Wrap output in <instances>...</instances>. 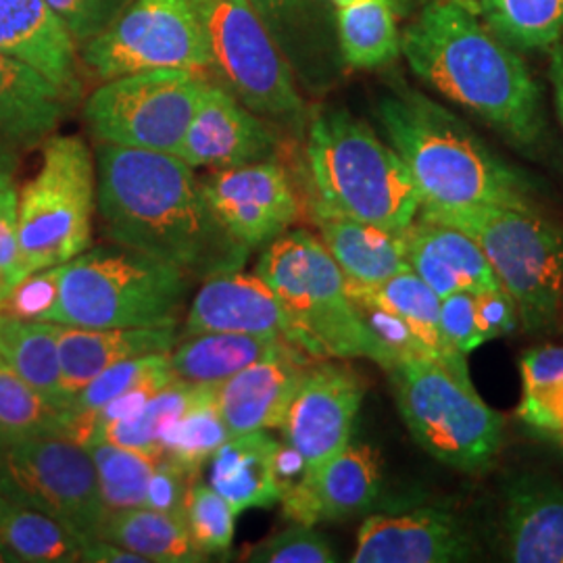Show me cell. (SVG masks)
Segmentation results:
<instances>
[{
  "label": "cell",
  "mask_w": 563,
  "mask_h": 563,
  "mask_svg": "<svg viewBox=\"0 0 563 563\" xmlns=\"http://www.w3.org/2000/svg\"><path fill=\"white\" fill-rule=\"evenodd\" d=\"M95 167L107 241L167 263L190 280L244 267L251 251L218 223L201 180L178 155L99 142Z\"/></svg>",
  "instance_id": "1"
},
{
  "label": "cell",
  "mask_w": 563,
  "mask_h": 563,
  "mask_svg": "<svg viewBox=\"0 0 563 563\" xmlns=\"http://www.w3.org/2000/svg\"><path fill=\"white\" fill-rule=\"evenodd\" d=\"M411 71L526 153L544 144L543 90L518 51L460 0H423L401 32Z\"/></svg>",
  "instance_id": "2"
},
{
  "label": "cell",
  "mask_w": 563,
  "mask_h": 563,
  "mask_svg": "<svg viewBox=\"0 0 563 563\" xmlns=\"http://www.w3.org/2000/svg\"><path fill=\"white\" fill-rule=\"evenodd\" d=\"M386 142L407 165L422 209H537V186L443 104L397 81L374 102ZM420 209V211H422Z\"/></svg>",
  "instance_id": "3"
},
{
  "label": "cell",
  "mask_w": 563,
  "mask_h": 563,
  "mask_svg": "<svg viewBox=\"0 0 563 563\" xmlns=\"http://www.w3.org/2000/svg\"><path fill=\"white\" fill-rule=\"evenodd\" d=\"M305 207L402 234L422 199L397 151L346 109H320L305 132Z\"/></svg>",
  "instance_id": "4"
},
{
  "label": "cell",
  "mask_w": 563,
  "mask_h": 563,
  "mask_svg": "<svg viewBox=\"0 0 563 563\" xmlns=\"http://www.w3.org/2000/svg\"><path fill=\"white\" fill-rule=\"evenodd\" d=\"M190 278L120 244L90 246L59 265L55 323L76 328H162L180 322Z\"/></svg>",
  "instance_id": "5"
},
{
  "label": "cell",
  "mask_w": 563,
  "mask_h": 563,
  "mask_svg": "<svg viewBox=\"0 0 563 563\" xmlns=\"http://www.w3.org/2000/svg\"><path fill=\"white\" fill-rule=\"evenodd\" d=\"M478 242L528 332L551 330L563 318V225L539 209L457 207L422 209Z\"/></svg>",
  "instance_id": "6"
},
{
  "label": "cell",
  "mask_w": 563,
  "mask_h": 563,
  "mask_svg": "<svg viewBox=\"0 0 563 563\" xmlns=\"http://www.w3.org/2000/svg\"><path fill=\"white\" fill-rule=\"evenodd\" d=\"M257 276L323 360L365 357L383 367V351L346 292V278L309 230H288L263 246Z\"/></svg>",
  "instance_id": "7"
},
{
  "label": "cell",
  "mask_w": 563,
  "mask_h": 563,
  "mask_svg": "<svg viewBox=\"0 0 563 563\" xmlns=\"http://www.w3.org/2000/svg\"><path fill=\"white\" fill-rule=\"evenodd\" d=\"M209 60V80L282 136L302 141L309 123L299 84L280 48L246 0H195Z\"/></svg>",
  "instance_id": "8"
},
{
  "label": "cell",
  "mask_w": 563,
  "mask_h": 563,
  "mask_svg": "<svg viewBox=\"0 0 563 563\" xmlns=\"http://www.w3.org/2000/svg\"><path fill=\"white\" fill-rule=\"evenodd\" d=\"M386 372L402 422L428 455L465 474H483L497 463L504 418L472 383L428 357H407Z\"/></svg>",
  "instance_id": "9"
},
{
  "label": "cell",
  "mask_w": 563,
  "mask_h": 563,
  "mask_svg": "<svg viewBox=\"0 0 563 563\" xmlns=\"http://www.w3.org/2000/svg\"><path fill=\"white\" fill-rule=\"evenodd\" d=\"M95 155L80 136H51L41 169L20 192V242L27 274L74 260L92 244Z\"/></svg>",
  "instance_id": "10"
},
{
  "label": "cell",
  "mask_w": 563,
  "mask_h": 563,
  "mask_svg": "<svg viewBox=\"0 0 563 563\" xmlns=\"http://www.w3.org/2000/svg\"><path fill=\"white\" fill-rule=\"evenodd\" d=\"M207 80L188 69L128 74L101 81L81 115L97 142L178 155Z\"/></svg>",
  "instance_id": "11"
},
{
  "label": "cell",
  "mask_w": 563,
  "mask_h": 563,
  "mask_svg": "<svg viewBox=\"0 0 563 563\" xmlns=\"http://www.w3.org/2000/svg\"><path fill=\"white\" fill-rule=\"evenodd\" d=\"M0 493L51 516L80 543L101 534L107 507L97 467L67 430L4 444Z\"/></svg>",
  "instance_id": "12"
},
{
  "label": "cell",
  "mask_w": 563,
  "mask_h": 563,
  "mask_svg": "<svg viewBox=\"0 0 563 563\" xmlns=\"http://www.w3.org/2000/svg\"><path fill=\"white\" fill-rule=\"evenodd\" d=\"M78 55L99 81L151 69L209 71L195 0H134L99 38L78 48Z\"/></svg>",
  "instance_id": "13"
},
{
  "label": "cell",
  "mask_w": 563,
  "mask_h": 563,
  "mask_svg": "<svg viewBox=\"0 0 563 563\" xmlns=\"http://www.w3.org/2000/svg\"><path fill=\"white\" fill-rule=\"evenodd\" d=\"M201 188L218 223L249 251L267 246L302 218L301 192L280 159L216 169Z\"/></svg>",
  "instance_id": "14"
},
{
  "label": "cell",
  "mask_w": 563,
  "mask_h": 563,
  "mask_svg": "<svg viewBox=\"0 0 563 563\" xmlns=\"http://www.w3.org/2000/svg\"><path fill=\"white\" fill-rule=\"evenodd\" d=\"M363 397L365 383L355 367L325 360L309 365L280 430L311 476L351 443Z\"/></svg>",
  "instance_id": "15"
},
{
  "label": "cell",
  "mask_w": 563,
  "mask_h": 563,
  "mask_svg": "<svg viewBox=\"0 0 563 563\" xmlns=\"http://www.w3.org/2000/svg\"><path fill=\"white\" fill-rule=\"evenodd\" d=\"M205 332H232L269 336L290 342L316 360H323L316 346L288 318L276 292L257 274L242 269L202 280L188 307L184 336Z\"/></svg>",
  "instance_id": "16"
},
{
  "label": "cell",
  "mask_w": 563,
  "mask_h": 563,
  "mask_svg": "<svg viewBox=\"0 0 563 563\" xmlns=\"http://www.w3.org/2000/svg\"><path fill=\"white\" fill-rule=\"evenodd\" d=\"M282 134L236 101L225 88L207 80L201 101L181 142L178 157L192 169H230L280 159Z\"/></svg>",
  "instance_id": "17"
},
{
  "label": "cell",
  "mask_w": 563,
  "mask_h": 563,
  "mask_svg": "<svg viewBox=\"0 0 563 563\" xmlns=\"http://www.w3.org/2000/svg\"><path fill=\"white\" fill-rule=\"evenodd\" d=\"M478 543L460 516L444 507L380 514L362 523L355 563L472 562Z\"/></svg>",
  "instance_id": "18"
},
{
  "label": "cell",
  "mask_w": 563,
  "mask_h": 563,
  "mask_svg": "<svg viewBox=\"0 0 563 563\" xmlns=\"http://www.w3.org/2000/svg\"><path fill=\"white\" fill-rule=\"evenodd\" d=\"M290 65L295 80L311 95L341 80L336 7L330 0H246Z\"/></svg>",
  "instance_id": "19"
},
{
  "label": "cell",
  "mask_w": 563,
  "mask_h": 563,
  "mask_svg": "<svg viewBox=\"0 0 563 563\" xmlns=\"http://www.w3.org/2000/svg\"><path fill=\"white\" fill-rule=\"evenodd\" d=\"M0 53L41 71L69 104L80 101L78 46L48 0H0Z\"/></svg>",
  "instance_id": "20"
},
{
  "label": "cell",
  "mask_w": 563,
  "mask_h": 563,
  "mask_svg": "<svg viewBox=\"0 0 563 563\" xmlns=\"http://www.w3.org/2000/svg\"><path fill=\"white\" fill-rule=\"evenodd\" d=\"M313 360L307 353H284L253 363L218 386V405L230 437L282 428Z\"/></svg>",
  "instance_id": "21"
},
{
  "label": "cell",
  "mask_w": 563,
  "mask_h": 563,
  "mask_svg": "<svg viewBox=\"0 0 563 563\" xmlns=\"http://www.w3.org/2000/svg\"><path fill=\"white\" fill-rule=\"evenodd\" d=\"M407 262L437 295L488 292L504 288L483 249L462 230L418 216L405 232Z\"/></svg>",
  "instance_id": "22"
},
{
  "label": "cell",
  "mask_w": 563,
  "mask_h": 563,
  "mask_svg": "<svg viewBox=\"0 0 563 563\" xmlns=\"http://www.w3.org/2000/svg\"><path fill=\"white\" fill-rule=\"evenodd\" d=\"M60 325V323H59ZM176 325L162 328H59L60 386L67 407L86 384L128 360L172 353Z\"/></svg>",
  "instance_id": "23"
},
{
  "label": "cell",
  "mask_w": 563,
  "mask_h": 563,
  "mask_svg": "<svg viewBox=\"0 0 563 563\" xmlns=\"http://www.w3.org/2000/svg\"><path fill=\"white\" fill-rule=\"evenodd\" d=\"M505 553L516 563H563V486L522 474L505 486Z\"/></svg>",
  "instance_id": "24"
},
{
  "label": "cell",
  "mask_w": 563,
  "mask_h": 563,
  "mask_svg": "<svg viewBox=\"0 0 563 563\" xmlns=\"http://www.w3.org/2000/svg\"><path fill=\"white\" fill-rule=\"evenodd\" d=\"M307 216L346 280L376 286L411 269L407 262L405 236L399 232L351 220L311 205L307 207Z\"/></svg>",
  "instance_id": "25"
},
{
  "label": "cell",
  "mask_w": 563,
  "mask_h": 563,
  "mask_svg": "<svg viewBox=\"0 0 563 563\" xmlns=\"http://www.w3.org/2000/svg\"><path fill=\"white\" fill-rule=\"evenodd\" d=\"M69 101L41 71L0 53V142L34 148L48 141L67 113Z\"/></svg>",
  "instance_id": "26"
},
{
  "label": "cell",
  "mask_w": 563,
  "mask_h": 563,
  "mask_svg": "<svg viewBox=\"0 0 563 563\" xmlns=\"http://www.w3.org/2000/svg\"><path fill=\"white\" fill-rule=\"evenodd\" d=\"M280 441L267 430L230 437L209 460L207 484L234 509H267L280 501L276 481V453Z\"/></svg>",
  "instance_id": "27"
},
{
  "label": "cell",
  "mask_w": 563,
  "mask_h": 563,
  "mask_svg": "<svg viewBox=\"0 0 563 563\" xmlns=\"http://www.w3.org/2000/svg\"><path fill=\"white\" fill-rule=\"evenodd\" d=\"M346 292L351 299L374 302L395 313L422 344L428 360L441 363L462 380L472 383L465 355L457 353L444 341L439 295L413 269H407L376 286H362L346 280Z\"/></svg>",
  "instance_id": "28"
},
{
  "label": "cell",
  "mask_w": 563,
  "mask_h": 563,
  "mask_svg": "<svg viewBox=\"0 0 563 563\" xmlns=\"http://www.w3.org/2000/svg\"><path fill=\"white\" fill-rule=\"evenodd\" d=\"M284 353H305L290 342L232 334V332H205L184 336L169 353L172 372L184 383L199 386H220L253 363L265 362ZM309 355V353H307ZM316 360V357H313Z\"/></svg>",
  "instance_id": "29"
},
{
  "label": "cell",
  "mask_w": 563,
  "mask_h": 563,
  "mask_svg": "<svg viewBox=\"0 0 563 563\" xmlns=\"http://www.w3.org/2000/svg\"><path fill=\"white\" fill-rule=\"evenodd\" d=\"M383 490V460L369 444L349 443L313 476L320 522L357 516L376 504Z\"/></svg>",
  "instance_id": "30"
},
{
  "label": "cell",
  "mask_w": 563,
  "mask_h": 563,
  "mask_svg": "<svg viewBox=\"0 0 563 563\" xmlns=\"http://www.w3.org/2000/svg\"><path fill=\"white\" fill-rule=\"evenodd\" d=\"M416 0H360L336 9V36L344 67L378 69L401 55L397 18Z\"/></svg>",
  "instance_id": "31"
},
{
  "label": "cell",
  "mask_w": 563,
  "mask_h": 563,
  "mask_svg": "<svg viewBox=\"0 0 563 563\" xmlns=\"http://www.w3.org/2000/svg\"><path fill=\"white\" fill-rule=\"evenodd\" d=\"M59 328V323L27 322L0 313V360L67 413L60 386Z\"/></svg>",
  "instance_id": "32"
},
{
  "label": "cell",
  "mask_w": 563,
  "mask_h": 563,
  "mask_svg": "<svg viewBox=\"0 0 563 563\" xmlns=\"http://www.w3.org/2000/svg\"><path fill=\"white\" fill-rule=\"evenodd\" d=\"M99 539L121 544L148 563L207 562V555L190 541L181 518L148 507L107 511Z\"/></svg>",
  "instance_id": "33"
},
{
  "label": "cell",
  "mask_w": 563,
  "mask_h": 563,
  "mask_svg": "<svg viewBox=\"0 0 563 563\" xmlns=\"http://www.w3.org/2000/svg\"><path fill=\"white\" fill-rule=\"evenodd\" d=\"M514 51H549L563 41V0H460Z\"/></svg>",
  "instance_id": "34"
},
{
  "label": "cell",
  "mask_w": 563,
  "mask_h": 563,
  "mask_svg": "<svg viewBox=\"0 0 563 563\" xmlns=\"http://www.w3.org/2000/svg\"><path fill=\"white\" fill-rule=\"evenodd\" d=\"M230 439L218 405V386H199L195 399L163 428L159 455L199 478L213 453Z\"/></svg>",
  "instance_id": "35"
},
{
  "label": "cell",
  "mask_w": 563,
  "mask_h": 563,
  "mask_svg": "<svg viewBox=\"0 0 563 563\" xmlns=\"http://www.w3.org/2000/svg\"><path fill=\"white\" fill-rule=\"evenodd\" d=\"M0 539L23 563L80 562L81 543L51 516L0 493Z\"/></svg>",
  "instance_id": "36"
},
{
  "label": "cell",
  "mask_w": 563,
  "mask_h": 563,
  "mask_svg": "<svg viewBox=\"0 0 563 563\" xmlns=\"http://www.w3.org/2000/svg\"><path fill=\"white\" fill-rule=\"evenodd\" d=\"M518 418L539 437L563 430V346L541 344L523 353Z\"/></svg>",
  "instance_id": "37"
},
{
  "label": "cell",
  "mask_w": 563,
  "mask_h": 563,
  "mask_svg": "<svg viewBox=\"0 0 563 563\" xmlns=\"http://www.w3.org/2000/svg\"><path fill=\"white\" fill-rule=\"evenodd\" d=\"M199 390V384L184 383L174 378L157 390L148 401L142 405L136 413L120 422L107 423L95 432L90 443H113L136 451H146L157 457L159 455V439L163 428L172 420L181 416V411L190 405Z\"/></svg>",
  "instance_id": "38"
},
{
  "label": "cell",
  "mask_w": 563,
  "mask_h": 563,
  "mask_svg": "<svg viewBox=\"0 0 563 563\" xmlns=\"http://www.w3.org/2000/svg\"><path fill=\"white\" fill-rule=\"evenodd\" d=\"M107 511L144 507L148 478L162 457L113 443L86 444Z\"/></svg>",
  "instance_id": "39"
},
{
  "label": "cell",
  "mask_w": 563,
  "mask_h": 563,
  "mask_svg": "<svg viewBox=\"0 0 563 563\" xmlns=\"http://www.w3.org/2000/svg\"><path fill=\"white\" fill-rule=\"evenodd\" d=\"M67 430V413L46 401L0 360V443Z\"/></svg>",
  "instance_id": "40"
},
{
  "label": "cell",
  "mask_w": 563,
  "mask_h": 563,
  "mask_svg": "<svg viewBox=\"0 0 563 563\" xmlns=\"http://www.w3.org/2000/svg\"><path fill=\"white\" fill-rule=\"evenodd\" d=\"M169 374H174L172 363H169V353H157V355H146V357L118 363V365L104 369L97 378H92L71 399L67 407V423L69 420L86 418V416L99 411L107 402L118 399L125 390H130L139 384L153 380L157 376H169Z\"/></svg>",
  "instance_id": "41"
},
{
  "label": "cell",
  "mask_w": 563,
  "mask_h": 563,
  "mask_svg": "<svg viewBox=\"0 0 563 563\" xmlns=\"http://www.w3.org/2000/svg\"><path fill=\"white\" fill-rule=\"evenodd\" d=\"M236 514L218 490L201 476L190 484L184 504V523L192 544L202 555L228 553L234 543Z\"/></svg>",
  "instance_id": "42"
},
{
  "label": "cell",
  "mask_w": 563,
  "mask_h": 563,
  "mask_svg": "<svg viewBox=\"0 0 563 563\" xmlns=\"http://www.w3.org/2000/svg\"><path fill=\"white\" fill-rule=\"evenodd\" d=\"M241 560L249 563H332L339 562V555L313 526L292 523L260 543L246 544Z\"/></svg>",
  "instance_id": "43"
},
{
  "label": "cell",
  "mask_w": 563,
  "mask_h": 563,
  "mask_svg": "<svg viewBox=\"0 0 563 563\" xmlns=\"http://www.w3.org/2000/svg\"><path fill=\"white\" fill-rule=\"evenodd\" d=\"M59 302V265L27 274L15 284L2 305L0 313L27 320V322L55 323Z\"/></svg>",
  "instance_id": "44"
},
{
  "label": "cell",
  "mask_w": 563,
  "mask_h": 563,
  "mask_svg": "<svg viewBox=\"0 0 563 563\" xmlns=\"http://www.w3.org/2000/svg\"><path fill=\"white\" fill-rule=\"evenodd\" d=\"M132 2L134 0H48L78 48L99 38Z\"/></svg>",
  "instance_id": "45"
},
{
  "label": "cell",
  "mask_w": 563,
  "mask_h": 563,
  "mask_svg": "<svg viewBox=\"0 0 563 563\" xmlns=\"http://www.w3.org/2000/svg\"><path fill=\"white\" fill-rule=\"evenodd\" d=\"M441 330L444 341L462 355L483 346L484 339L476 320L474 292L460 290L441 299Z\"/></svg>",
  "instance_id": "46"
},
{
  "label": "cell",
  "mask_w": 563,
  "mask_h": 563,
  "mask_svg": "<svg viewBox=\"0 0 563 563\" xmlns=\"http://www.w3.org/2000/svg\"><path fill=\"white\" fill-rule=\"evenodd\" d=\"M0 276L11 286L27 276L20 242V192L15 186L0 192Z\"/></svg>",
  "instance_id": "47"
},
{
  "label": "cell",
  "mask_w": 563,
  "mask_h": 563,
  "mask_svg": "<svg viewBox=\"0 0 563 563\" xmlns=\"http://www.w3.org/2000/svg\"><path fill=\"white\" fill-rule=\"evenodd\" d=\"M197 478L188 476L180 465L169 460H159L146 486V501L144 507L169 514L184 520V504L190 484Z\"/></svg>",
  "instance_id": "48"
},
{
  "label": "cell",
  "mask_w": 563,
  "mask_h": 563,
  "mask_svg": "<svg viewBox=\"0 0 563 563\" xmlns=\"http://www.w3.org/2000/svg\"><path fill=\"white\" fill-rule=\"evenodd\" d=\"M474 305H476V320H478L484 342L504 339L520 325L518 305L504 288L488 290V292H474Z\"/></svg>",
  "instance_id": "49"
},
{
  "label": "cell",
  "mask_w": 563,
  "mask_h": 563,
  "mask_svg": "<svg viewBox=\"0 0 563 563\" xmlns=\"http://www.w3.org/2000/svg\"><path fill=\"white\" fill-rule=\"evenodd\" d=\"M80 562L86 563H148L142 555L121 547V544L90 539L81 543Z\"/></svg>",
  "instance_id": "50"
},
{
  "label": "cell",
  "mask_w": 563,
  "mask_h": 563,
  "mask_svg": "<svg viewBox=\"0 0 563 563\" xmlns=\"http://www.w3.org/2000/svg\"><path fill=\"white\" fill-rule=\"evenodd\" d=\"M549 81L553 90L555 111L563 125V42H558L549 48Z\"/></svg>",
  "instance_id": "51"
},
{
  "label": "cell",
  "mask_w": 563,
  "mask_h": 563,
  "mask_svg": "<svg viewBox=\"0 0 563 563\" xmlns=\"http://www.w3.org/2000/svg\"><path fill=\"white\" fill-rule=\"evenodd\" d=\"M18 151L0 142V192L13 186V178L18 172Z\"/></svg>",
  "instance_id": "52"
},
{
  "label": "cell",
  "mask_w": 563,
  "mask_h": 563,
  "mask_svg": "<svg viewBox=\"0 0 563 563\" xmlns=\"http://www.w3.org/2000/svg\"><path fill=\"white\" fill-rule=\"evenodd\" d=\"M0 563H21L20 558L0 539Z\"/></svg>",
  "instance_id": "53"
},
{
  "label": "cell",
  "mask_w": 563,
  "mask_h": 563,
  "mask_svg": "<svg viewBox=\"0 0 563 563\" xmlns=\"http://www.w3.org/2000/svg\"><path fill=\"white\" fill-rule=\"evenodd\" d=\"M11 284L9 282L4 280L2 276H0V309H2V305H4V301H7V297H9V292H11Z\"/></svg>",
  "instance_id": "54"
},
{
  "label": "cell",
  "mask_w": 563,
  "mask_h": 563,
  "mask_svg": "<svg viewBox=\"0 0 563 563\" xmlns=\"http://www.w3.org/2000/svg\"><path fill=\"white\" fill-rule=\"evenodd\" d=\"M543 439H547L549 443L555 444V446H558V449L563 453V430H560V432H553V434H547Z\"/></svg>",
  "instance_id": "55"
},
{
  "label": "cell",
  "mask_w": 563,
  "mask_h": 563,
  "mask_svg": "<svg viewBox=\"0 0 563 563\" xmlns=\"http://www.w3.org/2000/svg\"><path fill=\"white\" fill-rule=\"evenodd\" d=\"M336 9H342V7H349V4H353V2H360V0H330Z\"/></svg>",
  "instance_id": "56"
},
{
  "label": "cell",
  "mask_w": 563,
  "mask_h": 563,
  "mask_svg": "<svg viewBox=\"0 0 563 563\" xmlns=\"http://www.w3.org/2000/svg\"><path fill=\"white\" fill-rule=\"evenodd\" d=\"M0 465H2V443H0Z\"/></svg>",
  "instance_id": "57"
},
{
  "label": "cell",
  "mask_w": 563,
  "mask_h": 563,
  "mask_svg": "<svg viewBox=\"0 0 563 563\" xmlns=\"http://www.w3.org/2000/svg\"><path fill=\"white\" fill-rule=\"evenodd\" d=\"M562 320H563V318H562Z\"/></svg>",
  "instance_id": "58"
}]
</instances>
